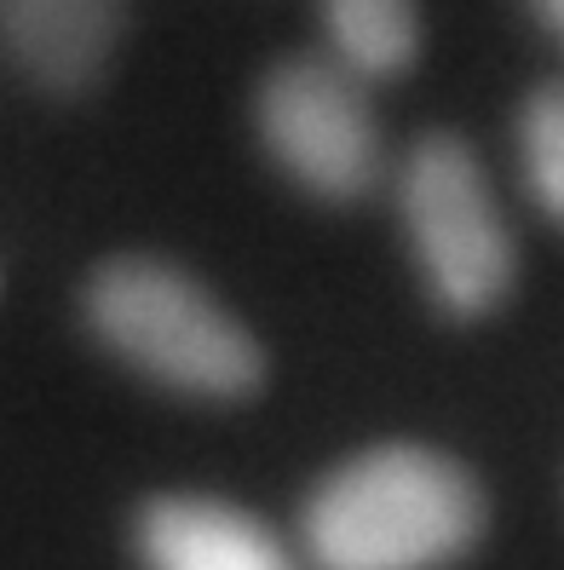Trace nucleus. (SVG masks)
Listing matches in <instances>:
<instances>
[{
	"mask_svg": "<svg viewBox=\"0 0 564 570\" xmlns=\"http://www.w3.org/2000/svg\"><path fill=\"white\" fill-rule=\"evenodd\" d=\"M484 490L444 450L380 444L340 461L300 508L311 570H449L484 535Z\"/></svg>",
	"mask_w": 564,
	"mask_h": 570,
	"instance_id": "nucleus-1",
	"label": "nucleus"
},
{
	"mask_svg": "<svg viewBox=\"0 0 564 570\" xmlns=\"http://www.w3.org/2000/svg\"><path fill=\"white\" fill-rule=\"evenodd\" d=\"M81 317L92 341L132 375L196 404H237L265 381V357L248 323H237L208 294V283L168 259H105L81 288Z\"/></svg>",
	"mask_w": 564,
	"mask_h": 570,
	"instance_id": "nucleus-2",
	"label": "nucleus"
},
{
	"mask_svg": "<svg viewBox=\"0 0 564 570\" xmlns=\"http://www.w3.org/2000/svg\"><path fill=\"white\" fill-rule=\"evenodd\" d=\"M397 219H404L426 299L444 317L478 323L513 294L518 248L507 214L489 190L484 161L455 132H426L404 156V167H397Z\"/></svg>",
	"mask_w": 564,
	"mask_h": 570,
	"instance_id": "nucleus-3",
	"label": "nucleus"
},
{
	"mask_svg": "<svg viewBox=\"0 0 564 570\" xmlns=\"http://www.w3.org/2000/svg\"><path fill=\"white\" fill-rule=\"evenodd\" d=\"M259 145L317 203H357L380 179V121L340 63L288 58L254 98Z\"/></svg>",
	"mask_w": 564,
	"mask_h": 570,
	"instance_id": "nucleus-4",
	"label": "nucleus"
},
{
	"mask_svg": "<svg viewBox=\"0 0 564 570\" xmlns=\"http://www.w3.org/2000/svg\"><path fill=\"white\" fill-rule=\"evenodd\" d=\"M145 570H306L283 535L219 495H156L132 519Z\"/></svg>",
	"mask_w": 564,
	"mask_h": 570,
	"instance_id": "nucleus-5",
	"label": "nucleus"
},
{
	"mask_svg": "<svg viewBox=\"0 0 564 570\" xmlns=\"http://www.w3.org/2000/svg\"><path fill=\"white\" fill-rule=\"evenodd\" d=\"M121 41L116 0H0V47L52 98H81Z\"/></svg>",
	"mask_w": 564,
	"mask_h": 570,
	"instance_id": "nucleus-6",
	"label": "nucleus"
},
{
	"mask_svg": "<svg viewBox=\"0 0 564 570\" xmlns=\"http://www.w3.org/2000/svg\"><path fill=\"white\" fill-rule=\"evenodd\" d=\"M328 63L352 81H397L420 58V7L415 0H317Z\"/></svg>",
	"mask_w": 564,
	"mask_h": 570,
	"instance_id": "nucleus-7",
	"label": "nucleus"
},
{
	"mask_svg": "<svg viewBox=\"0 0 564 570\" xmlns=\"http://www.w3.org/2000/svg\"><path fill=\"white\" fill-rule=\"evenodd\" d=\"M518 167L536 208L564 225V81H547L518 110Z\"/></svg>",
	"mask_w": 564,
	"mask_h": 570,
	"instance_id": "nucleus-8",
	"label": "nucleus"
},
{
	"mask_svg": "<svg viewBox=\"0 0 564 570\" xmlns=\"http://www.w3.org/2000/svg\"><path fill=\"white\" fill-rule=\"evenodd\" d=\"M530 7H536V18L553 29V36L564 41V0H530Z\"/></svg>",
	"mask_w": 564,
	"mask_h": 570,
	"instance_id": "nucleus-9",
	"label": "nucleus"
}]
</instances>
